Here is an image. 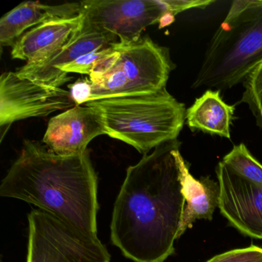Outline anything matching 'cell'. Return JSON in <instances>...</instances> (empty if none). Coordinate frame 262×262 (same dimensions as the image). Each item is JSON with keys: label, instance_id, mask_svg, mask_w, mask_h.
Returning a JSON list of instances; mask_svg holds the SVG:
<instances>
[{"label": "cell", "instance_id": "cell-9", "mask_svg": "<svg viewBox=\"0 0 262 262\" xmlns=\"http://www.w3.org/2000/svg\"><path fill=\"white\" fill-rule=\"evenodd\" d=\"M216 174L222 215L242 234L262 240V185L243 179L222 162Z\"/></svg>", "mask_w": 262, "mask_h": 262}, {"label": "cell", "instance_id": "cell-1", "mask_svg": "<svg viewBox=\"0 0 262 262\" xmlns=\"http://www.w3.org/2000/svg\"><path fill=\"white\" fill-rule=\"evenodd\" d=\"M180 142H167L127 168L113 207L112 243L134 262H164L174 253L185 199Z\"/></svg>", "mask_w": 262, "mask_h": 262}, {"label": "cell", "instance_id": "cell-6", "mask_svg": "<svg viewBox=\"0 0 262 262\" xmlns=\"http://www.w3.org/2000/svg\"><path fill=\"white\" fill-rule=\"evenodd\" d=\"M27 262H110L111 255L97 234L82 231L51 213L28 214Z\"/></svg>", "mask_w": 262, "mask_h": 262}, {"label": "cell", "instance_id": "cell-5", "mask_svg": "<svg viewBox=\"0 0 262 262\" xmlns=\"http://www.w3.org/2000/svg\"><path fill=\"white\" fill-rule=\"evenodd\" d=\"M116 46L120 53L119 60L100 82L94 84L90 80L89 102L150 94L165 88L172 70L166 49L149 37L141 38L134 43Z\"/></svg>", "mask_w": 262, "mask_h": 262}, {"label": "cell", "instance_id": "cell-7", "mask_svg": "<svg viewBox=\"0 0 262 262\" xmlns=\"http://www.w3.org/2000/svg\"><path fill=\"white\" fill-rule=\"evenodd\" d=\"M82 5L85 22L122 45L138 42L147 27L171 13L165 0H87Z\"/></svg>", "mask_w": 262, "mask_h": 262}, {"label": "cell", "instance_id": "cell-19", "mask_svg": "<svg viewBox=\"0 0 262 262\" xmlns=\"http://www.w3.org/2000/svg\"><path fill=\"white\" fill-rule=\"evenodd\" d=\"M206 262H262V248L251 245L214 256Z\"/></svg>", "mask_w": 262, "mask_h": 262}, {"label": "cell", "instance_id": "cell-11", "mask_svg": "<svg viewBox=\"0 0 262 262\" xmlns=\"http://www.w3.org/2000/svg\"><path fill=\"white\" fill-rule=\"evenodd\" d=\"M102 135L106 131L100 113L88 105H76L50 119L43 143L59 156H78Z\"/></svg>", "mask_w": 262, "mask_h": 262}, {"label": "cell", "instance_id": "cell-21", "mask_svg": "<svg viewBox=\"0 0 262 262\" xmlns=\"http://www.w3.org/2000/svg\"><path fill=\"white\" fill-rule=\"evenodd\" d=\"M70 94L76 105H82L90 100V79H79L74 83L69 85Z\"/></svg>", "mask_w": 262, "mask_h": 262}, {"label": "cell", "instance_id": "cell-16", "mask_svg": "<svg viewBox=\"0 0 262 262\" xmlns=\"http://www.w3.org/2000/svg\"><path fill=\"white\" fill-rule=\"evenodd\" d=\"M222 162L243 179L262 185V165L251 156L245 144L234 145Z\"/></svg>", "mask_w": 262, "mask_h": 262}, {"label": "cell", "instance_id": "cell-14", "mask_svg": "<svg viewBox=\"0 0 262 262\" xmlns=\"http://www.w3.org/2000/svg\"><path fill=\"white\" fill-rule=\"evenodd\" d=\"M181 180L185 205L182 214L179 237L191 228L197 220H212L214 210L219 205L220 188L219 182L202 177L196 179L190 173L188 164L180 157Z\"/></svg>", "mask_w": 262, "mask_h": 262}, {"label": "cell", "instance_id": "cell-2", "mask_svg": "<svg viewBox=\"0 0 262 262\" xmlns=\"http://www.w3.org/2000/svg\"><path fill=\"white\" fill-rule=\"evenodd\" d=\"M0 195L24 201L97 234L98 178L88 150L62 156L39 142L24 141L3 179Z\"/></svg>", "mask_w": 262, "mask_h": 262}, {"label": "cell", "instance_id": "cell-8", "mask_svg": "<svg viewBox=\"0 0 262 262\" xmlns=\"http://www.w3.org/2000/svg\"><path fill=\"white\" fill-rule=\"evenodd\" d=\"M70 92L19 77L7 72L0 79V126L8 128L16 121L46 117L76 106Z\"/></svg>", "mask_w": 262, "mask_h": 262}, {"label": "cell", "instance_id": "cell-12", "mask_svg": "<svg viewBox=\"0 0 262 262\" xmlns=\"http://www.w3.org/2000/svg\"><path fill=\"white\" fill-rule=\"evenodd\" d=\"M84 14L41 24L24 33L13 47L12 58L35 62L70 42L82 30Z\"/></svg>", "mask_w": 262, "mask_h": 262}, {"label": "cell", "instance_id": "cell-3", "mask_svg": "<svg viewBox=\"0 0 262 262\" xmlns=\"http://www.w3.org/2000/svg\"><path fill=\"white\" fill-rule=\"evenodd\" d=\"M262 62V0L234 1L208 44L193 88L228 90Z\"/></svg>", "mask_w": 262, "mask_h": 262}, {"label": "cell", "instance_id": "cell-17", "mask_svg": "<svg viewBox=\"0 0 262 262\" xmlns=\"http://www.w3.org/2000/svg\"><path fill=\"white\" fill-rule=\"evenodd\" d=\"M243 84L242 101L248 105L256 124L262 128V62L248 75Z\"/></svg>", "mask_w": 262, "mask_h": 262}, {"label": "cell", "instance_id": "cell-13", "mask_svg": "<svg viewBox=\"0 0 262 262\" xmlns=\"http://www.w3.org/2000/svg\"><path fill=\"white\" fill-rule=\"evenodd\" d=\"M82 2L62 5H43L39 2L23 3L0 19V43L13 47L31 27L59 19H71L82 14Z\"/></svg>", "mask_w": 262, "mask_h": 262}, {"label": "cell", "instance_id": "cell-20", "mask_svg": "<svg viewBox=\"0 0 262 262\" xmlns=\"http://www.w3.org/2000/svg\"><path fill=\"white\" fill-rule=\"evenodd\" d=\"M115 48L116 50L113 53L99 59L93 67L90 75V80L93 83L96 84L100 82L116 66L120 56V53L116 45Z\"/></svg>", "mask_w": 262, "mask_h": 262}, {"label": "cell", "instance_id": "cell-4", "mask_svg": "<svg viewBox=\"0 0 262 262\" xmlns=\"http://www.w3.org/2000/svg\"><path fill=\"white\" fill-rule=\"evenodd\" d=\"M84 105L100 113L106 136L144 154L177 140L186 120L185 105L166 88L150 94L108 98Z\"/></svg>", "mask_w": 262, "mask_h": 262}, {"label": "cell", "instance_id": "cell-18", "mask_svg": "<svg viewBox=\"0 0 262 262\" xmlns=\"http://www.w3.org/2000/svg\"><path fill=\"white\" fill-rule=\"evenodd\" d=\"M115 45L111 47H100L90 53L82 55L73 62L59 68V72L62 73H68V74L78 73V74L88 75L90 76L96 62L104 56L111 54L115 51L116 50Z\"/></svg>", "mask_w": 262, "mask_h": 262}, {"label": "cell", "instance_id": "cell-15", "mask_svg": "<svg viewBox=\"0 0 262 262\" xmlns=\"http://www.w3.org/2000/svg\"><path fill=\"white\" fill-rule=\"evenodd\" d=\"M234 111V106L222 100L220 91L208 90L187 110V125L192 131L231 139Z\"/></svg>", "mask_w": 262, "mask_h": 262}, {"label": "cell", "instance_id": "cell-10", "mask_svg": "<svg viewBox=\"0 0 262 262\" xmlns=\"http://www.w3.org/2000/svg\"><path fill=\"white\" fill-rule=\"evenodd\" d=\"M118 43L116 38L105 34L85 22L79 33L70 42L35 62H27L16 72L19 77L53 87H60L73 79L59 69L96 49Z\"/></svg>", "mask_w": 262, "mask_h": 262}]
</instances>
